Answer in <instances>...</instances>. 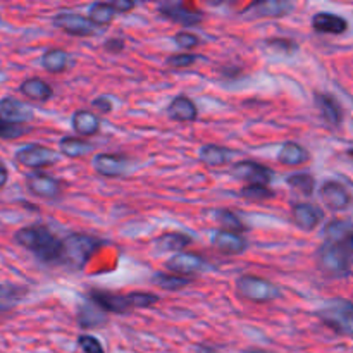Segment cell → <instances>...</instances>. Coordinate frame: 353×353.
Masks as SVG:
<instances>
[{"label":"cell","mask_w":353,"mask_h":353,"mask_svg":"<svg viewBox=\"0 0 353 353\" xmlns=\"http://www.w3.org/2000/svg\"><path fill=\"white\" fill-rule=\"evenodd\" d=\"M16 243L33 252L37 259L45 264H54L62 261V240H59L45 226H26L14 234Z\"/></svg>","instance_id":"obj_1"},{"label":"cell","mask_w":353,"mask_h":353,"mask_svg":"<svg viewBox=\"0 0 353 353\" xmlns=\"http://www.w3.org/2000/svg\"><path fill=\"white\" fill-rule=\"evenodd\" d=\"M353 245L324 241L317 250V265L330 278H345L350 274Z\"/></svg>","instance_id":"obj_2"},{"label":"cell","mask_w":353,"mask_h":353,"mask_svg":"<svg viewBox=\"0 0 353 353\" xmlns=\"http://www.w3.org/2000/svg\"><path fill=\"white\" fill-rule=\"evenodd\" d=\"M316 316L336 333L353 338V302L350 300H330L316 310Z\"/></svg>","instance_id":"obj_3"},{"label":"cell","mask_w":353,"mask_h":353,"mask_svg":"<svg viewBox=\"0 0 353 353\" xmlns=\"http://www.w3.org/2000/svg\"><path fill=\"white\" fill-rule=\"evenodd\" d=\"M100 247V241L88 234L72 233L62 240V261L68 262L74 269L85 268L86 262L92 259L97 248Z\"/></svg>","instance_id":"obj_4"},{"label":"cell","mask_w":353,"mask_h":353,"mask_svg":"<svg viewBox=\"0 0 353 353\" xmlns=\"http://www.w3.org/2000/svg\"><path fill=\"white\" fill-rule=\"evenodd\" d=\"M236 290L241 299L255 303H268L281 299V290L272 281L259 276L243 274L236 279Z\"/></svg>","instance_id":"obj_5"},{"label":"cell","mask_w":353,"mask_h":353,"mask_svg":"<svg viewBox=\"0 0 353 353\" xmlns=\"http://www.w3.org/2000/svg\"><path fill=\"white\" fill-rule=\"evenodd\" d=\"M231 174L240 181L248 183V185H264L268 186L274 179V171L264 164H259L255 161H240L233 164Z\"/></svg>","instance_id":"obj_6"},{"label":"cell","mask_w":353,"mask_h":353,"mask_svg":"<svg viewBox=\"0 0 353 353\" xmlns=\"http://www.w3.org/2000/svg\"><path fill=\"white\" fill-rule=\"evenodd\" d=\"M16 161L31 169H41L59 162V154L43 145H26L16 152Z\"/></svg>","instance_id":"obj_7"},{"label":"cell","mask_w":353,"mask_h":353,"mask_svg":"<svg viewBox=\"0 0 353 353\" xmlns=\"http://www.w3.org/2000/svg\"><path fill=\"white\" fill-rule=\"evenodd\" d=\"M55 28L65 31L72 37H93L99 31V26L90 21L88 16H81L76 12H59L52 19Z\"/></svg>","instance_id":"obj_8"},{"label":"cell","mask_w":353,"mask_h":353,"mask_svg":"<svg viewBox=\"0 0 353 353\" xmlns=\"http://www.w3.org/2000/svg\"><path fill=\"white\" fill-rule=\"evenodd\" d=\"M92 164L93 169L105 178H121V176L128 174L130 169L133 168L126 157L116 154H97Z\"/></svg>","instance_id":"obj_9"},{"label":"cell","mask_w":353,"mask_h":353,"mask_svg":"<svg viewBox=\"0 0 353 353\" xmlns=\"http://www.w3.org/2000/svg\"><path fill=\"white\" fill-rule=\"evenodd\" d=\"M26 186L34 196L40 199H57L62 193V181L43 172H31L26 176Z\"/></svg>","instance_id":"obj_10"},{"label":"cell","mask_w":353,"mask_h":353,"mask_svg":"<svg viewBox=\"0 0 353 353\" xmlns=\"http://www.w3.org/2000/svg\"><path fill=\"white\" fill-rule=\"evenodd\" d=\"M295 10V3L288 0H264L255 2L245 10L247 19H259V17H285Z\"/></svg>","instance_id":"obj_11"},{"label":"cell","mask_w":353,"mask_h":353,"mask_svg":"<svg viewBox=\"0 0 353 353\" xmlns=\"http://www.w3.org/2000/svg\"><path fill=\"white\" fill-rule=\"evenodd\" d=\"M33 117L34 112L28 103L12 99V97H3L0 100V119L6 123L23 126V124L33 121Z\"/></svg>","instance_id":"obj_12"},{"label":"cell","mask_w":353,"mask_h":353,"mask_svg":"<svg viewBox=\"0 0 353 353\" xmlns=\"http://www.w3.org/2000/svg\"><path fill=\"white\" fill-rule=\"evenodd\" d=\"M165 268L171 272H174V274L186 278V276H195L205 271L207 261L196 254H186V252H181V254L172 255L168 261V264H165Z\"/></svg>","instance_id":"obj_13"},{"label":"cell","mask_w":353,"mask_h":353,"mask_svg":"<svg viewBox=\"0 0 353 353\" xmlns=\"http://www.w3.org/2000/svg\"><path fill=\"white\" fill-rule=\"evenodd\" d=\"M319 195L324 205L330 207L331 210H345L352 203V195L348 193V190L334 179H330L321 186Z\"/></svg>","instance_id":"obj_14"},{"label":"cell","mask_w":353,"mask_h":353,"mask_svg":"<svg viewBox=\"0 0 353 353\" xmlns=\"http://www.w3.org/2000/svg\"><path fill=\"white\" fill-rule=\"evenodd\" d=\"M159 12L165 17V19L178 23L181 26H195V24L202 23L203 16L196 10H192L181 2H165L159 6Z\"/></svg>","instance_id":"obj_15"},{"label":"cell","mask_w":353,"mask_h":353,"mask_svg":"<svg viewBox=\"0 0 353 353\" xmlns=\"http://www.w3.org/2000/svg\"><path fill=\"white\" fill-rule=\"evenodd\" d=\"M88 299L93 303L100 307L103 312L110 314H124L128 310H131L130 300L126 295H121V293H110V292H102V290H92L88 293Z\"/></svg>","instance_id":"obj_16"},{"label":"cell","mask_w":353,"mask_h":353,"mask_svg":"<svg viewBox=\"0 0 353 353\" xmlns=\"http://www.w3.org/2000/svg\"><path fill=\"white\" fill-rule=\"evenodd\" d=\"M292 219L302 231H314L324 219V210L312 203H296L292 209Z\"/></svg>","instance_id":"obj_17"},{"label":"cell","mask_w":353,"mask_h":353,"mask_svg":"<svg viewBox=\"0 0 353 353\" xmlns=\"http://www.w3.org/2000/svg\"><path fill=\"white\" fill-rule=\"evenodd\" d=\"M210 243L216 250L228 255H240L247 250L248 241L241 234L231 233V231H214L210 236Z\"/></svg>","instance_id":"obj_18"},{"label":"cell","mask_w":353,"mask_h":353,"mask_svg":"<svg viewBox=\"0 0 353 353\" xmlns=\"http://www.w3.org/2000/svg\"><path fill=\"white\" fill-rule=\"evenodd\" d=\"M317 109H319L321 117L324 119V123L331 128L340 126V123L343 121V109L338 103V100L333 95H326V93H317L316 99Z\"/></svg>","instance_id":"obj_19"},{"label":"cell","mask_w":353,"mask_h":353,"mask_svg":"<svg viewBox=\"0 0 353 353\" xmlns=\"http://www.w3.org/2000/svg\"><path fill=\"white\" fill-rule=\"evenodd\" d=\"M169 119L178 121V123H192L199 116L195 102L185 95H178L171 100V103L165 109Z\"/></svg>","instance_id":"obj_20"},{"label":"cell","mask_w":353,"mask_h":353,"mask_svg":"<svg viewBox=\"0 0 353 353\" xmlns=\"http://www.w3.org/2000/svg\"><path fill=\"white\" fill-rule=\"evenodd\" d=\"M348 28V23L345 17L338 16L333 12H317L312 17V30L316 33L323 34H341Z\"/></svg>","instance_id":"obj_21"},{"label":"cell","mask_w":353,"mask_h":353,"mask_svg":"<svg viewBox=\"0 0 353 353\" xmlns=\"http://www.w3.org/2000/svg\"><path fill=\"white\" fill-rule=\"evenodd\" d=\"M107 323V312H103L97 303L86 300L78 307V324L83 330H93Z\"/></svg>","instance_id":"obj_22"},{"label":"cell","mask_w":353,"mask_h":353,"mask_svg":"<svg viewBox=\"0 0 353 353\" xmlns=\"http://www.w3.org/2000/svg\"><path fill=\"white\" fill-rule=\"evenodd\" d=\"M234 152L230 150L226 147H221V145H203L199 152V159L209 168H223V165L230 164L233 161Z\"/></svg>","instance_id":"obj_23"},{"label":"cell","mask_w":353,"mask_h":353,"mask_svg":"<svg viewBox=\"0 0 353 353\" xmlns=\"http://www.w3.org/2000/svg\"><path fill=\"white\" fill-rule=\"evenodd\" d=\"M72 130L79 134V137H93L99 133L100 130V117L97 114L90 112V110H76L72 114Z\"/></svg>","instance_id":"obj_24"},{"label":"cell","mask_w":353,"mask_h":353,"mask_svg":"<svg viewBox=\"0 0 353 353\" xmlns=\"http://www.w3.org/2000/svg\"><path fill=\"white\" fill-rule=\"evenodd\" d=\"M324 241L353 245V224L340 219L331 221L324 228Z\"/></svg>","instance_id":"obj_25"},{"label":"cell","mask_w":353,"mask_h":353,"mask_svg":"<svg viewBox=\"0 0 353 353\" xmlns=\"http://www.w3.org/2000/svg\"><path fill=\"white\" fill-rule=\"evenodd\" d=\"M19 90L24 97H28L30 100H34V102H47V100H50L52 95H54L52 86L40 78L24 79V81L21 83Z\"/></svg>","instance_id":"obj_26"},{"label":"cell","mask_w":353,"mask_h":353,"mask_svg":"<svg viewBox=\"0 0 353 353\" xmlns=\"http://www.w3.org/2000/svg\"><path fill=\"white\" fill-rule=\"evenodd\" d=\"M310 155L305 147L295 143V141H286L278 154V161L283 165H302L309 162Z\"/></svg>","instance_id":"obj_27"},{"label":"cell","mask_w":353,"mask_h":353,"mask_svg":"<svg viewBox=\"0 0 353 353\" xmlns=\"http://www.w3.org/2000/svg\"><path fill=\"white\" fill-rule=\"evenodd\" d=\"M41 65L48 72H64L71 65V55L62 48H50L41 57Z\"/></svg>","instance_id":"obj_28"},{"label":"cell","mask_w":353,"mask_h":353,"mask_svg":"<svg viewBox=\"0 0 353 353\" xmlns=\"http://www.w3.org/2000/svg\"><path fill=\"white\" fill-rule=\"evenodd\" d=\"M192 241L193 238L185 233H165L162 236H159L154 241V245L155 248H159L162 252H176V254H181L183 248L192 245Z\"/></svg>","instance_id":"obj_29"},{"label":"cell","mask_w":353,"mask_h":353,"mask_svg":"<svg viewBox=\"0 0 353 353\" xmlns=\"http://www.w3.org/2000/svg\"><path fill=\"white\" fill-rule=\"evenodd\" d=\"M59 150L65 155V157L78 159L83 155H88L90 152H93V145L90 141L83 140V138H72V137H64L59 141Z\"/></svg>","instance_id":"obj_30"},{"label":"cell","mask_w":353,"mask_h":353,"mask_svg":"<svg viewBox=\"0 0 353 353\" xmlns=\"http://www.w3.org/2000/svg\"><path fill=\"white\" fill-rule=\"evenodd\" d=\"M152 283L155 286L162 290H168V292H179V290L186 288V286L192 283L190 278H183V276L178 274H164V272H155L152 276Z\"/></svg>","instance_id":"obj_31"},{"label":"cell","mask_w":353,"mask_h":353,"mask_svg":"<svg viewBox=\"0 0 353 353\" xmlns=\"http://www.w3.org/2000/svg\"><path fill=\"white\" fill-rule=\"evenodd\" d=\"M116 10L110 3L107 2H95L93 6H90L88 10V17L92 23H95L97 26H107L114 21L116 17Z\"/></svg>","instance_id":"obj_32"},{"label":"cell","mask_w":353,"mask_h":353,"mask_svg":"<svg viewBox=\"0 0 353 353\" xmlns=\"http://www.w3.org/2000/svg\"><path fill=\"white\" fill-rule=\"evenodd\" d=\"M216 221L217 224H219L221 228H223V231H231V233H243L245 231V224L241 223L240 217L236 216V214H233L231 210L228 209H219L216 210Z\"/></svg>","instance_id":"obj_33"},{"label":"cell","mask_w":353,"mask_h":353,"mask_svg":"<svg viewBox=\"0 0 353 353\" xmlns=\"http://www.w3.org/2000/svg\"><path fill=\"white\" fill-rule=\"evenodd\" d=\"M286 183H288L293 190L303 193L305 196H310L314 193V190H316V179H314V176L309 174V172H295V174L288 176Z\"/></svg>","instance_id":"obj_34"},{"label":"cell","mask_w":353,"mask_h":353,"mask_svg":"<svg viewBox=\"0 0 353 353\" xmlns=\"http://www.w3.org/2000/svg\"><path fill=\"white\" fill-rule=\"evenodd\" d=\"M240 195L243 199L252 200V202H264V200L274 199L276 193L264 185H248L241 190Z\"/></svg>","instance_id":"obj_35"},{"label":"cell","mask_w":353,"mask_h":353,"mask_svg":"<svg viewBox=\"0 0 353 353\" xmlns=\"http://www.w3.org/2000/svg\"><path fill=\"white\" fill-rule=\"evenodd\" d=\"M128 300H130L131 309H148V307H154L159 302V295H155V293L134 292L128 293Z\"/></svg>","instance_id":"obj_36"},{"label":"cell","mask_w":353,"mask_h":353,"mask_svg":"<svg viewBox=\"0 0 353 353\" xmlns=\"http://www.w3.org/2000/svg\"><path fill=\"white\" fill-rule=\"evenodd\" d=\"M199 61V55L195 54H172L165 59V65L172 69H185L193 65Z\"/></svg>","instance_id":"obj_37"},{"label":"cell","mask_w":353,"mask_h":353,"mask_svg":"<svg viewBox=\"0 0 353 353\" xmlns=\"http://www.w3.org/2000/svg\"><path fill=\"white\" fill-rule=\"evenodd\" d=\"M265 48L272 52H283V54H295L299 50V45L292 40H285V38H274V40L265 41Z\"/></svg>","instance_id":"obj_38"},{"label":"cell","mask_w":353,"mask_h":353,"mask_svg":"<svg viewBox=\"0 0 353 353\" xmlns=\"http://www.w3.org/2000/svg\"><path fill=\"white\" fill-rule=\"evenodd\" d=\"M26 131H28V128L6 123V121L0 119V140H14V138L23 137Z\"/></svg>","instance_id":"obj_39"},{"label":"cell","mask_w":353,"mask_h":353,"mask_svg":"<svg viewBox=\"0 0 353 353\" xmlns=\"http://www.w3.org/2000/svg\"><path fill=\"white\" fill-rule=\"evenodd\" d=\"M78 345L85 353H105L100 341L95 336H90V334H81L78 338Z\"/></svg>","instance_id":"obj_40"},{"label":"cell","mask_w":353,"mask_h":353,"mask_svg":"<svg viewBox=\"0 0 353 353\" xmlns=\"http://www.w3.org/2000/svg\"><path fill=\"white\" fill-rule=\"evenodd\" d=\"M176 45L181 48H195L199 45V38L193 33H188V31H179L174 37Z\"/></svg>","instance_id":"obj_41"},{"label":"cell","mask_w":353,"mask_h":353,"mask_svg":"<svg viewBox=\"0 0 353 353\" xmlns=\"http://www.w3.org/2000/svg\"><path fill=\"white\" fill-rule=\"evenodd\" d=\"M103 48L110 54H119L124 50V40L123 38H109V40L103 43Z\"/></svg>","instance_id":"obj_42"},{"label":"cell","mask_w":353,"mask_h":353,"mask_svg":"<svg viewBox=\"0 0 353 353\" xmlns=\"http://www.w3.org/2000/svg\"><path fill=\"white\" fill-rule=\"evenodd\" d=\"M110 6L114 7V10L116 12H130V10H133L134 7H137V3L133 2V0H114V2H110Z\"/></svg>","instance_id":"obj_43"},{"label":"cell","mask_w":353,"mask_h":353,"mask_svg":"<svg viewBox=\"0 0 353 353\" xmlns=\"http://www.w3.org/2000/svg\"><path fill=\"white\" fill-rule=\"evenodd\" d=\"M93 107H97L100 112H110L112 110V103H110L109 97H100V99L93 100Z\"/></svg>","instance_id":"obj_44"},{"label":"cell","mask_w":353,"mask_h":353,"mask_svg":"<svg viewBox=\"0 0 353 353\" xmlns=\"http://www.w3.org/2000/svg\"><path fill=\"white\" fill-rule=\"evenodd\" d=\"M7 178H9V172H7L6 165H3L2 162H0V188H3V186H6Z\"/></svg>","instance_id":"obj_45"},{"label":"cell","mask_w":353,"mask_h":353,"mask_svg":"<svg viewBox=\"0 0 353 353\" xmlns=\"http://www.w3.org/2000/svg\"><path fill=\"white\" fill-rule=\"evenodd\" d=\"M247 353H272V352H268V350H248Z\"/></svg>","instance_id":"obj_46"},{"label":"cell","mask_w":353,"mask_h":353,"mask_svg":"<svg viewBox=\"0 0 353 353\" xmlns=\"http://www.w3.org/2000/svg\"><path fill=\"white\" fill-rule=\"evenodd\" d=\"M350 155H352V157H353V150H350Z\"/></svg>","instance_id":"obj_47"}]
</instances>
